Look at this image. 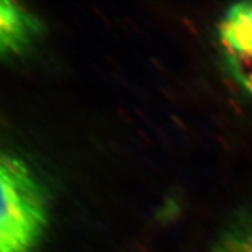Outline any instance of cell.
<instances>
[{"mask_svg": "<svg viewBox=\"0 0 252 252\" xmlns=\"http://www.w3.org/2000/svg\"><path fill=\"white\" fill-rule=\"evenodd\" d=\"M207 252H252L251 218H241L232 222Z\"/></svg>", "mask_w": 252, "mask_h": 252, "instance_id": "cell-4", "label": "cell"}, {"mask_svg": "<svg viewBox=\"0 0 252 252\" xmlns=\"http://www.w3.org/2000/svg\"><path fill=\"white\" fill-rule=\"evenodd\" d=\"M48 225L45 197L20 157L0 159V252H33Z\"/></svg>", "mask_w": 252, "mask_h": 252, "instance_id": "cell-1", "label": "cell"}, {"mask_svg": "<svg viewBox=\"0 0 252 252\" xmlns=\"http://www.w3.org/2000/svg\"><path fill=\"white\" fill-rule=\"evenodd\" d=\"M39 30L37 21L21 4L3 0L0 5V49L3 56H13L31 43Z\"/></svg>", "mask_w": 252, "mask_h": 252, "instance_id": "cell-3", "label": "cell"}, {"mask_svg": "<svg viewBox=\"0 0 252 252\" xmlns=\"http://www.w3.org/2000/svg\"><path fill=\"white\" fill-rule=\"evenodd\" d=\"M218 40L232 75L252 95V1L225 10L218 25Z\"/></svg>", "mask_w": 252, "mask_h": 252, "instance_id": "cell-2", "label": "cell"}]
</instances>
